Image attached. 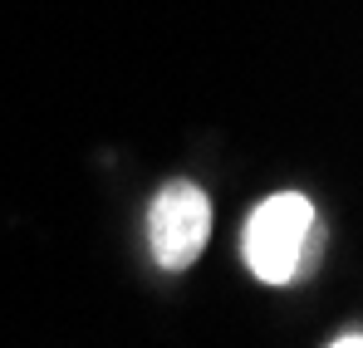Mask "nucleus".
<instances>
[{
	"label": "nucleus",
	"instance_id": "f257e3e1",
	"mask_svg": "<svg viewBox=\"0 0 363 348\" xmlns=\"http://www.w3.org/2000/svg\"><path fill=\"white\" fill-rule=\"evenodd\" d=\"M314 235V206L300 191H275L265 196L241 231V255L255 280L265 285H290L304 265V245Z\"/></svg>",
	"mask_w": 363,
	"mask_h": 348
},
{
	"label": "nucleus",
	"instance_id": "f03ea898",
	"mask_svg": "<svg viewBox=\"0 0 363 348\" xmlns=\"http://www.w3.org/2000/svg\"><path fill=\"white\" fill-rule=\"evenodd\" d=\"M211 235V201L196 181H167L147 206V240L162 270H186Z\"/></svg>",
	"mask_w": 363,
	"mask_h": 348
},
{
	"label": "nucleus",
	"instance_id": "7ed1b4c3",
	"mask_svg": "<svg viewBox=\"0 0 363 348\" xmlns=\"http://www.w3.org/2000/svg\"><path fill=\"white\" fill-rule=\"evenodd\" d=\"M329 348H363V339H359V334H344V339H334Z\"/></svg>",
	"mask_w": 363,
	"mask_h": 348
}]
</instances>
